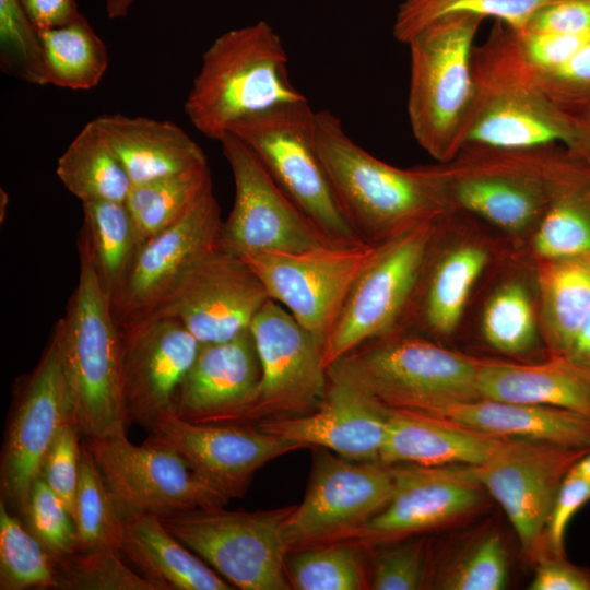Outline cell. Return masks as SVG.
Segmentation results:
<instances>
[{"mask_svg": "<svg viewBox=\"0 0 590 590\" xmlns=\"http://www.w3.org/2000/svg\"><path fill=\"white\" fill-rule=\"evenodd\" d=\"M315 144L352 226L380 245L452 213L433 165L394 167L361 148L329 110L315 111Z\"/></svg>", "mask_w": 590, "mask_h": 590, "instance_id": "obj_1", "label": "cell"}, {"mask_svg": "<svg viewBox=\"0 0 590 590\" xmlns=\"http://www.w3.org/2000/svg\"><path fill=\"white\" fill-rule=\"evenodd\" d=\"M472 80L461 148H571L573 116L544 93L523 58L516 32L503 22L496 21L486 40L474 46Z\"/></svg>", "mask_w": 590, "mask_h": 590, "instance_id": "obj_2", "label": "cell"}, {"mask_svg": "<svg viewBox=\"0 0 590 590\" xmlns=\"http://www.w3.org/2000/svg\"><path fill=\"white\" fill-rule=\"evenodd\" d=\"M484 361L399 329L353 349L327 374L329 381L352 387L387 410L428 414L449 403L482 398Z\"/></svg>", "mask_w": 590, "mask_h": 590, "instance_id": "obj_3", "label": "cell"}, {"mask_svg": "<svg viewBox=\"0 0 590 590\" xmlns=\"http://www.w3.org/2000/svg\"><path fill=\"white\" fill-rule=\"evenodd\" d=\"M78 251V285L54 330L73 422L83 437H93L129 423L122 394V337L82 229Z\"/></svg>", "mask_w": 590, "mask_h": 590, "instance_id": "obj_4", "label": "cell"}, {"mask_svg": "<svg viewBox=\"0 0 590 590\" xmlns=\"http://www.w3.org/2000/svg\"><path fill=\"white\" fill-rule=\"evenodd\" d=\"M287 66L281 37L268 22L227 31L203 54L184 110L199 132L219 141L240 119L306 98Z\"/></svg>", "mask_w": 590, "mask_h": 590, "instance_id": "obj_5", "label": "cell"}, {"mask_svg": "<svg viewBox=\"0 0 590 590\" xmlns=\"http://www.w3.org/2000/svg\"><path fill=\"white\" fill-rule=\"evenodd\" d=\"M484 20L451 13L426 25L405 44L410 49L408 116L418 145L438 163L461 149L473 96L474 38Z\"/></svg>", "mask_w": 590, "mask_h": 590, "instance_id": "obj_6", "label": "cell"}, {"mask_svg": "<svg viewBox=\"0 0 590 590\" xmlns=\"http://www.w3.org/2000/svg\"><path fill=\"white\" fill-rule=\"evenodd\" d=\"M315 111L307 98L282 104L233 123L269 175L330 243H362L339 200L315 144Z\"/></svg>", "mask_w": 590, "mask_h": 590, "instance_id": "obj_7", "label": "cell"}, {"mask_svg": "<svg viewBox=\"0 0 590 590\" xmlns=\"http://www.w3.org/2000/svg\"><path fill=\"white\" fill-rule=\"evenodd\" d=\"M550 145H464L433 167L452 212L480 216L514 236L531 235L547 205Z\"/></svg>", "mask_w": 590, "mask_h": 590, "instance_id": "obj_8", "label": "cell"}, {"mask_svg": "<svg viewBox=\"0 0 590 590\" xmlns=\"http://www.w3.org/2000/svg\"><path fill=\"white\" fill-rule=\"evenodd\" d=\"M294 506L262 511L222 507L160 515L166 529L243 590L292 589L286 520Z\"/></svg>", "mask_w": 590, "mask_h": 590, "instance_id": "obj_9", "label": "cell"}, {"mask_svg": "<svg viewBox=\"0 0 590 590\" xmlns=\"http://www.w3.org/2000/svg\"><path fill=\"white\" fill-rule=\"evenodd\" d=\"M440 221L382 244L354 282L330 329L322 347L326 368L358 345L402 328Z\"/></svg>", "mask_w": 590, "mask_h": 590, "instance_id": "obj_10", "label": "cell"}, {"mask_svg": "<svg viewBox=\"0 0 590 590\" xmlns=\"http://www.w3.org/2000/svg\"><path fill=\"white\" fill-rule=\"evenodd\" d=\"M382 244H327L297 252L239 256L273 300L323 344L354 282Z\"/></svg>", "mask_w": 590, "mask_h": 590, "instance_id": "obj_11", "label": "cell"}, {"mask_svg": "<svg viewBox=\"0 0 590 590\" xmlns=\"http://www.w3.org/2000/svg\"><path fill=\"white\" fill-rule=\"evenodd\" d=\"M121 426L83 437L125 521L146 512L223 507L228 500L206 485L174 450L132 444Z\"/></svg>", "mask_w": 590, "mask_h": 590, "instance_id": "obj_12", "label": "cell"}, {"mask_svg": "<svg viewBox=\"0 0 590 590\" xmlns=\"http://www.w3.org/2000/svg\"><path fill=\"white\" fill-rule=\"evenodd\" d=\"M70 422L72 404L52 329L36 367L16 385L1 456V499L20 516L48 450Z\"/></svg>", "mask_w": 590, "mask_h": 590, "instance_id": "obj_13", "label": "cell"}, {"mask_svg": "<svg viewBox=\"0 0 590 590\" xmlns=\"http://www.w3.org/2000/svg\"><path fill=\"white\" fill-rule=\"evenodd\" d=\"M219 142L235 185L233 208L222 224L221 249L239 257L297 252L330 244L238 137L226 132Z\"/></svg>", "mask_w": 590, "mask_h": 590, "instance_id": "obj_14", "label": "cell"}, {"mask_svg": "<svg viewBox=\"0 0 590 590\" xmlns=\"http://www.w3.org/2000/svg\"><path fill=\"white\" fill-rule=\"evenodd\" d=\"M269 299L253 270L217 248L190 267L146 316L176 319L200 344L217 343L248 330Z\"/></svg>", "mask_w": 590, "mask_h": 590, "instance_id": "obj_15", "label": "cell"}, {"mask_svg": "<svg viewBox=\"0 0 590 590\" xmlns=\"http://www.w3.org/2000/svg\"><path fill=\"white\" fill-rule=\"evenodd\" d=\"M250 331L261 379L249 421L316 411L329 387L322 344L272 298L258 311Z\"/></svg>", "mask_w": 590, "mask_h": 590, "instance_id": "obj_16", "label": "cell"}, {"mask_svg": "<svg viewBox=\"0 0 590 590\" xmlns=\"http://www.w3.org/2000/svg\"><path fill=\"white\" fill-rule=\"evenodd\" d=\"M318 450L304 500L286 520L290 548L357 531L390 500L391 469Z\"/></svg>", "mask_w": 590, "mask_h": 590, "instance_id": "obj_17", "label": "cell"}, {"mask_svg": "<svg viewBox=\"0 0 590 590\" xmlns=\"http://www.w3.org/2000/svg\"><path fill=\"white\" fill-rule=\"evenodd\" d=\"M146 442L174 450L227 500L241 497L258 469L303 445L240 424H198L169 412L149 428Z\"/></svg>", "mask_w": 590, "mask_h": 590, "instance_id": "obj_18", "label": "cell"}, {"mask_svg": "<svg viewBox=\"0 0 590 590\" xmlns=\"http://www.w3.org/2000/svg\"><path fill=\"white\" fill-rule=\"evenodd\" d=\"M588 451L520 440L495 459L472 467L484 489L504 509L527 554H540L562 481Z\"/></svg>", "mask_w": 590, "mask_h": 590, "instance_id": "obj_19", "label": "cell"}, {"mask_svg": "<svg viewBox=\"0 0 590 590\" xmlns=\"http://www.w3.org/2000/svg\"><path fill=\"white\" fill-rule=\"evenodd\" d=\"M120 326L122 394L129 422L146 429L173 412L200 342L173 318L144 316Z\"/></svg>", "mask_w": 590, "mask_h": 590, "instance_id": "obj_20", "label": "cell"}, {"mask_svg": "<svg viewBox=\"0 0 590 590\" xmlns=\"http://www.w3.org/2000/svg\"><path fill=\"white\" fill-rule=\"evenodd\" d=\"M222 224L212 190L182 219L141 245L110 302L117 323L149 315L190 267L220 248Z\"/></svg>", "mask_w": 590, "mask_h": 590, "instance_id": "obj_21", "label": "cell"}, {"mask_svg": "<svg viewBox=\"0 0 590 590\" xmlns=\"http://www.w3.org/2000/svg\"><path fill=\"white\" fill-rule=\"evenodd\" d=\"M390 469L392 496L359 530L371 541L400 539L453 522L483 503L485 489L471 465L403 463Z\"/></svg>", "mask_w": 590, "mask_h": 590, "instance_id": "obj_22", "label": "cell"}, {"mask_svg": "<svg viewBox=\"0 0 590 590\" xmlns=\"http://www.w3.org/2000/svg\"><path fill=\"white\" fill-rule=\"evenodd\" d=\"M261 366L250 328L235 338L201 344L174 401L173 413L198 424L249 421Z\"/></svg>", "mask_w": 590, "mask_h": 590, "instance_id": "obj_23", "label": "cell"}, {"mask_svg": "<svg viewBox=\"0 0 590 590\" xmlns=\"http://www.w3.org/2000/svg\"><path fill=\"white\" fill-rule=\"evenodd\" d=\"M446 217L438 223L432 238L401 328L438 339L448 338L457 330L470 295L492 259L489 244L480 236L465 235L451 240Z\"/></svg>", "mask_w": 590, "mask_h": 590, "instance_id": "obj_24", "label": "cell"}, {"mask_svg": "<svg viewBox=\"0 0 590 590\" xmlns=\"http://www.w3.org/2000/svg\"><path fill=\"white\" fill-rule=\"evenodd\" d=\"M389 411L340 382L329 381L321 405L314 412L258 424L266 433L304 447L330 449L353 461L379 462Z\"/></svg>", "mask_w": 590, "mask_h": 590, "instance_id": "obj_25", "label": "cell"}, {"mask_svg": "<svg viewBox=\"0 0 590 590\" xmlns=\"http://www.w3.org/2000/svg\"><path fill=\"white\" fill-rule=\"evenodd\" d=\"M547 205L530 235L534 260L590 257V162L562 144L548 148Z\"/></svg>", "mask_w": 590, "mask_h": 590, "instance_id": "obj_26", "label": "cell"}, {"mask_svg": "<svg viewBox=\"0 0 590 590\" xmlns=\"http://www.w3.org/2000/svg\"><path fill=\"white\" fill-rule=\"evenodd\" d=\"M379 462L420 465L484 464L523 439L505 438L468 429L435 417L388 410Z\"/></svg>", "mask_w": 590, "mask_h": 590, "instance_id": "obj_27", "label": "cell"}, {"mask_svg": "<svg viewBox=\"0 0 590 590\" xmlns=\"http://www.w3.org/2000/svg\"><path fill=\"white\" fill-rule=\"evenodd\" d=\"M422 415L498 437L590 450V420L555 406L480 398Z\"/></svg>", "mask_w": 590, "mask_h": 590, "instance_id": "obj_28", "label": "cell"}, {"mask_svg": "<svg viewBox=\"0 0 590 590\" xmlns=\"http://www.w3.org/2000/svg\"><path fill=\"white\" fill-rule=\"evenodd\" d=\"M94 120L132 186L208 164L198 143L172 121L122 114Z\"/></svg>", "mask_w": 590, "mask_h": 590, "instance_id": "obj_29", "label": "cell"}, {"mask_svg": "<svg viewBox=\"0 0 590 590\" xmlns=\"http://www.w3.org/2000/svg\"><path fill=\"white\" fill-rule=\"evenodd\" d=\"M482 398L555 406L590 420V368L566 356L541 363L485 359Z\"/></svg>", "mask_w": 590, "mask_h": 590, "instance_id": "obj_30", "label": "cell"}, {"mask_svg": "<svg viewBox=\"0 0 590 590\" xmlns=\"http://www.w3.org/2000/svg\"><path fill=\"white\" fill-rule=\"evenodd\" d=\"M120 552L156 590L233 588L174 536L158 514L146 512L127 520Z\"/></svg>", "mask_w": 590, "mask_h": 590, "instance_id": "obj_31", "label": "cell"}, {"mask_svg": "<svg viewBox=\"0 0 590 590\" xmlns=\"http://www.w3.org/2000/svg\"><path fill=\"white\" fill-rule=\"evenodd\" d=\"M535 282L548 356H567L590 309V257L536 260Z\"/></svg>", "mask_w": 590, "mask_h": 590, "instance_id": "obj_32", "label": "cell"}, {"mask_svg": "<svg viewBox=\"0 0 590 590\" xmlns=\"http://www.w3.org/2000/svg\"><path fill=\"white\" fill-rule=\"evenodd\" d=\"M56 174L81 202H125L131 181L93 119L71 141L57 162Z\"/></svg>", "mask_w": 590, "mask_h": 590, "instance_id": "obj_33", "label": "cell"}, {"mask_svg": "<svg viewBox=\"0 0 590 590\" xmlns=\"http://www.w3.org/2000/svg\"><path fill=\"white\" fill-rule=\"evenodd\" d=\"M212 190L208 164L132 186L125 202L140 247L182 219Z\"/></svg>", "mask_w": 590, "mask_h": 590, "instance_id": "obj_34", "label": "cell"}, {"mask_svg": "<svg viewBox=\"0 0 590 590\" xmlns=\"http://www.w3.org/2000/svg\"><path fill=\"white\" fill-rule=\"evenodd\" d=\"M84 232L98 278L110 302L121 287L140 243L131 214L122 201L82 202Z\"/></svg>", "mask_w": 590, "mask_h": 590, "instance_id": "obj_35", "label": "cell"}, {"mask_svg": "<svg viewBox=\"0 0 590 590\" xmlns=\"http://www.w3.org/2000/svg\"><path fill=\"white\" fill-rule=\"evenodd\" d=\"M38 33L49 84L85 91L101 82L109 55L105 43L83 14L62 26Z\"/></svg>", "mask_w": 590, "mask_h": 590, "instance_id": "obj_36", "label": "cell"}, {"mask_svg": "<svg viewBox=\"0 0 590 590\" xmlns=\"http://www.w3.org/2000/svg\"><path fill=\"white\" fill-rule=\"evenodd\" d=\"M73 519L79 539L78 550L114 548L120 552L126 521L83 441Z\"/></svg>", "mask_w": 590, "mask_h": 590, "instance_id": "obj_37", "label": "cell"}, {"mask_svg": "<svg viewBox=\"0 0 590 590\" xmlns=\"http://www.w3.org/2000/svg\"><path fill=\"white\" fill-rule=\"evenodd\" d=\"M481 329L486 342L505 354H523L534 346L539 333L535 305L522 280L505 281L492 293Z\"/></svg>", "mask_w": 590, "mask_h": 590, "instance_id": "obj_38", "label": "cell"}, {"mask_svg": "<svg viewBox=\"0 0 590 590\" xmlns=\"http://www.w3.org/2000/svg\"><path fill=\"white\" fill-rule=\"evenodd\" d=\"M552 0H401L392 33L406 44L412 36L435 20L451 13H471L494 17L515 32L526 26L531 15Z\"/></svg>", "mask_w": 590, "mask_h": 590, "instance_id": "obj_39", "label": "cell"}, {"mask_svg": "<svg viewBox=\"0 0 590 590\" xmlns=\"http://www.w3.org/2000/svg\"><path fill=\"white\" fill-rule=\"evenodd\" d=\"M55 559L0 499V589H52Z\"/></svg>", "mask_w": 590, "mask_h": 590, "instance_id": "obj_40", "label": "cell"}, {"mask_svg": "<svg viewBox=\"0 0 590 590\" xmlns=\"http://www.w3.org/2000/svg\"><path fill=\"white\" fill-rule=\"evenodd\" d=\"M114 548L76 550L55 559L58 590H156L142 575L135 574Z\"/></svg>", "mask_w": 590, "mask_h": 590, "instance_id": "obj_41", "label": "cell"}, {"mask_svg": "<svg viewBox=\"0 0 590 590\" xmlns=\"http://www.w3.org/2000/svg\"><path fill=\"white\" fill-rule=\"evenodd\" d=\"M292 588L297 590H359L365 588L357 551L346 544L310 548L286 562Z\"/></svg>", "mask_w": 590, "mask_h": 590, "instance_id": "obj_42", "label": "cell"}, {"mask_svg": "<svg viewBox=\"0 0 590 590\" xmlns=\"http://www.w3.org/2000/svg\"><path fill=\"white\" fill-rule=\"evenodd\" d=\"M0 68L27 83L49 84L39 33L19 0H0Z\"/></svg>", "mask_w": 590, "mask_h": 590, "instance_id": "obj_43", "label": "cell"}, {"mask_svg": "<svg viewBox=\"0 0 590 590\" xmlns=\"http://www.w3.org/2000/svg\"><path fill=\"white\" fill-rule=\"evenodd\" d=\"M22 517L27 530L54 559L67 556L79 548L73 517L42 477L34 483Z\"/></svg>", "mask_w": 590, "mask_h": 590, "instance_id": "obj_44", "label": "cell"}, {"mask_svg": "<svg viewBox=\"0 0 590 590\" xmlns=\"http://www.w3.org/2000/svg\"><path fill=\"white\" fill-rule=\"evenodd\" d=\"M508 579L504 543L497 533L483 536L439 580L446 590H502Z\"/></svg>", "mask_w": 590, "mask_h": 590, "instance_id": "obj_45", "label": "cell"}, {"mask_svg": "<svg viewBox=\"0 0 590 590\" xmlns=\"http://www.w3.org/2000/svg\"><path fill=\"white\" fill-rule=\"evenodd\" d=\"M80 436L82 434L74 422L63 426L46 455L40 473L72 517L80 477Z\"/></svg>", "mask_w": 590, "mask_h": 590, "instance_id": "obj_46", "label": "cell"}, {"mask_svg": "<svg viewBox=\"0 0 590 590\" xmlns=\"http://www.w3.org/2000/svg\"><path fill=\"white\" fill-rule=\"evenodd\" d=\"M536 78L550 99L568 114L590 107V40L567 62Z\"/></svg>", "mask_w": 590, "mask_h": 590, "instance_id": "obj_47", "label": "cell"}, {"mask_svg": "<svg viewBox=\"0 0 590 590\" xmlns=\"http://www.w3.org/2000/svg\"><path fill=\"white\" fill-rule=\"evenodd\" d=\"M425 576V543L413 541L384 550L375 562L371 588L376 590H415Z\"/></svg>", "mask_w": 590, "mask_h": 590, "instance_id": "obj_48", "label": "cell"}, {"mask_svg": "<svg viewBox=\"0 0 590 590\" xmlns=\"http://www.w3.org/2000/svg\"><path fill=\"white\" fill-rule=\"evenodd\" d=\"M523 58L536 73L552 71L574 57L589 40L590 33H516Z\"/></svg>", "mask_w": 590, "mask_h": 590, "instance_id": "obj_49", "label": "cell"}, {"mask_svg": "<svg viewBox=\"0 0 590 590\" xmlns=\"http://www.w3.org/2000/svg\"><path fill=\"white\" fill-rule=\"evenodd\" d=\"M590 500V481L574 468L565 475L553 503L544 533L546 552L562 556L567 527L575 514Z\"/></svg>", "mask_w": 590, "mask_h": 590, "instance_id": "obj_50", "label": "cell"}, {"mask_svg": "<svg viewBox=\"0 0 590 590\" xmlns=\"http://www.w3.org/2000/svg\"><path fill=\"white\" fill-rule=\"evenodd\" d=\"M524 32L590 33V0H552L518 33Z\"/></svg>", "mask_w": 590, "mask_h": 590, "instance_id": "obj_51", "label": "cell"}, {"mask_svg": "<svg viewBox=\"0 0 590 590\" xmlns=\"http://www.w3.org/2000/svg\"><path fill=\"white\" fill-rule=\"evenodd\" d=\"M528 589L590 590V569L568 562L565 555L542 553Z\"/></svg>", "mask_w": 590, "mask_h": 590, "instance_id": "obj_52", "label": "cell"}, {"mask_svg": "<svg viewBox=\"0 0 590 590\" xmlns=\"http://www.w3.org/2000/svg\"><path fill=\"white\" fill-rule=\"evenodd\" d=\"M38 32L62 26L80 12L75 0H19Z\"/></svg>", "mask_w": 590, "mask_h": 590, "instance_id": "obj_53", "label": "cell"}, {"mask_svg": "<svg viewBox=\"0 0 590 590\" xmlns=\"http://www.w3.org/2000/svg\"><path fill=\"white\" fill-rule=\"evenodd\" d=\"M570 115L575 125V141L568 150L590 162V107Z\"/></svg>", "mask_w": 590, "mask_h": 590, "instance_id": "obj_54", "label": "cell"}, {"mask_svg": "<svg viewBox=\"0 0 590 590\" xmlns=\"http://www.w3.org/2000/svg\"><path fill=\"white\" fill-rule=\"evenodd\" d=\"M566 357L590 368V309L585 317Z\"/></svg>", "mask_w": 590, "mask_h": 590, "instance_id": "obj_55", "label": "cell"}, {"mask_svg": "<svg viewBox=\"0 0 590 590\" xmlns=\"http://www.w3.org/2000/svg\"><path fill=\"white\" fill-rule=\"evenodd\" d=\"M135 0H106V13L109 19H119L128 14Z\"/></svg>", "mask_w": 590, "mask_h": 590, "instance_id": "obj_56", "label": "cell"}, {"mask_svg": "<svg viewBox=\"0 0 590 590\" xmlns=\"http://www.w3.org/2000/svg\"><path fill=\"white\" fill-rule=\"evenodd\" d=\"M574 470H576L579 474H581L583 477H586L588 481H590V451L585 453L574 465Z\"/></svg>", "mask_w": 590, "mask_h": 590, "instance_id": "obj_57", "label": "cell"}, {"mask_svg": "<svg viewBox=\"0 0 590 590\" xmlns=\"http://www.w3.org/2000/svg\"><path fill=\"white\" fill-rule=\"evenodd\" d=\"M8 200H9V198H8L7 192L3 189H1L0 190V220H1V223L3 222V219H5Z\"/></svg>", "mask_w": 590, "mask_h": 590, "instance_id": "obj_58", "label": "cell"}]
</instances>
